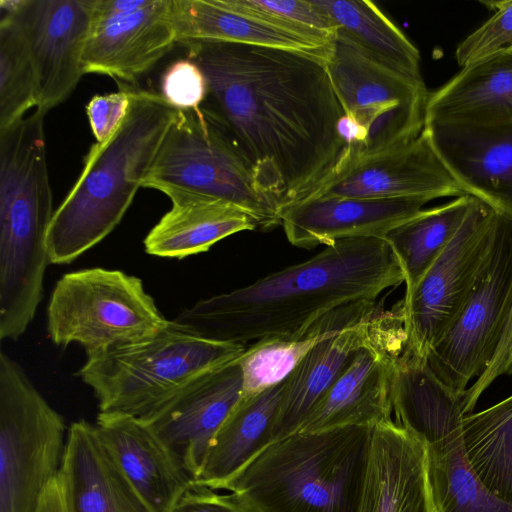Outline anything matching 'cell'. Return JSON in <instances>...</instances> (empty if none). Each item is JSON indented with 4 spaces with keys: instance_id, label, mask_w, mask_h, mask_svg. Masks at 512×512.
Masks as SVG:
<instances>
[{
    "instance_id": "cell-1",
    "label": "cell",
    "mask_w": 512,
    "mask_h": 512,
    "mask_svg": "<svg viewBox=\"0 0 512 512\" xmlns=\"http://www.w3.org/2000/svg\"><path fill=\"white\" fill-rule=\"evenodd\" d=\"M183 46L205 75L203 104L230 130L278 214L333 172L347 145L346 117L325 54L236 43Z\"/></svg>"
},
{
    "instance_id": "cell-2",
    "label": "cell",
    "mask_w": 512,
    "mask_h": 512,
    "mask_svg": "<svg viewBox=\"0 0 512 512\" xmlns=\"http://www.w3.org/2000/svg\"><path fill=\"white\" fill-rule=\"evenodd\" d=\"M405 281L384 238H352L233 291L202 299L174 319L212 340L245 344L293 333L342 305L376 301Z\"/></svg>"
},
{
    "instance_id": "cell-3",
    "label": "cell",
    "mask_w": 512,
    "mask_h": 512,
    "mask_svg": "<svg viewBox=\"0 0 512 512\" xmlns=\"http://www.w3.org/2000/svg\"><path fill=\"white\" fill-rule=\"evenodd\" d=\"M126 117L94 143L74 186L54 211L47 234L52 264H69L108 236L130 207L177 109L161 94L130 88Z\"/></svg>"
},
{
    "instance_id": "cell-4",
    "label": "cell",
    "mask_w": 512,
    "mask_h": 512,
    "mask_svg": "<svg viewBox=\"0 0 512 512\" xmlns=\"http://www.w3.org/2000/svg\"><path fill=\"white\" fill-rule=\"evenodd\" d=\"M371 430L297 432L270 444L223 490L251 512H356Z\"/></svg>"
},
{
    "instance_id": "cell-5",
    "label": "cell",
    "mask_w": 512,
    "mask_h": 512,
    "mask_svg": "<svg viewBox=\"0 0 512 512\" xmlns=\"http://www.w3.org/2000/svg\"><path fill=\"white\" fill-rule=\"evenodd\" d=\"M140 184L171 200L194 197L231 204L245 212L256 229L280 225L276 206L259 188L237 141L205 104L177 109Z\"/></svg>"
},
{
    "instance_id": "cell-6",
    "label": "cell",
    "mask_w": 512,
    "mask_h": 512,
    "mask_svg": "<svg viewBox=\"0 0 512 512\" xmlns=\"http://www.w3.org/2000/svg\"><path fill=\"white\" fill-rule=\"evenodd\" d=\"M245 349L168 320L145 338L88 355L77 375L92 389L100 412L142 419L193 378L238 358Z\"/></svg>"
},
{
    "instance_id": "cell-7",
    "label": "cell",
    "mask_w": 512,
    "mask_h": 512,
    "mask_svg": "<svg viewBox=\"0 0 512 512\" xmlns=\"http://www.w3.org/2000/svg\"><path fill=\"white\" fill-rule=\"evenodd\" d=\"M464 392L443 384L427 362L401 361L392 386L395 423L426 446L436 512H512V504L483 486L467 459L462 437Z\"/></svg>"
},
{
    "instance_id": "cell-8",
    "label": "cell",
    "mask_w": 512,
    "mask_h": 512,
    "mask_svg": "<svg viewBox=\"0 0 512 512\" xmlns=\"http://www.w3.org/2000/svg\"><path fill=\"white\" fill-rule=\"evenodd\" d=\"M324 60L336 96L354 127L353 140L336 167L404 145L421 134L429 94L424 81L385 66L339 30Z\"/></svg>"
},
{
    "instance_id": "cell-9",
    "label": "cell",
    "mask_w": 512,
    "mask_h": 512,
    "mask_svg": "<svg viewBox=\"0 0 512 512\" xmlns=\"http://www.w3.org/2000/svg\"><path fill=\"white\" fill-rule=\"evenodd\" d=\"M140 278L101 267L65 273L47 306L56 345H80L86 356L145 338L166 323Z\"/></svg>"
},
{
    "instance_id": "cell-10",
    "label": "cell",
    "mask_w": 512,
    "mask_h": 512,
    "mask_svg": "<svg viewBox=\"0 0 512 512\" xmlns=\"http://www.w3.org/2000/svg\"><path fill=\"white\" fill-rule=\"evenodd\" d=\"M68 429L20 365L0 354V512H36L61 470Z\"/></svg>"
},
{
    "instance_id": "cell-11",
    "label": "cell",
    "mask_w": 512,
    "mask_h": 512,
    "mask_svg": "<svg viewBox=\"0 0 512 512\" xmlns=\"http://www.w3.org/2000/svg\"><path fill=\"white\" fill-rule=\"evenodd\" d=\"M512 306V217L497 213L490 250L461 309L431 349L427 364L463 393L494 357Z\"/></svg>"
},
{
    "instance_id": "cell-12",
    "label": "cell",
    "mask_w": 512,
    "mask_h": 512,
    "mask_svg": "<svg viewBox=\"0 0 512 512\" xmlns=\"http://www.w3.org/2000/svg\"><path fill=\"white\" fill-rule=\"evenodd\" d=\"M497 212L475 200L458 232L405 294L400 313L405 334L403 356L427 357L461 309L490 250Z\"/></svg>"
},
{
    "instance_id": "cell-13",
    "label": "cell",
    "mask_w": 512,
    "mask_h": 512,
    "mask_svg": "<svg viewBox=\"0 0 512 512\" xmlns=\"http://www.w3.org/2000/svg\"><path fill=\"white\" fill-rule=\"evenodd\" d=\"M462 195L464 192L422 130L418 137L404 145L336 167L306 197L426 198L431 201Z\"/></svg>"
},
{
    "instance_id": "cell-14",
    "label": "cell",
    "mask_w": 512,
    "mask_h": 512,
    "mask_svg": "<svg viewBox=\"0 0 512 512\" xmlns=\"http://www.w3.org/2000/svg\"><path fill=\"white\" fill-rule=\"evenodd\" d=\"M242 395L243 372L236 358L193 378L140 420L195 481L214 435Z\"/></svg>"
},
{
    "instance_id": "cell-15",
    "label": "cell",
    "mask_w": 512,
    "mask_h": 512,
    "mask_svg": "<svg viewBox=\"0 0 512 512\" xmlns=\"http://www.w3.org/2000/svg\"><path fill=\"white\" fill-rule=\"evenodd\" d=\"M15 14L35 71L36 109L46 114L72 94L84 74L89 0H25Z\"/></svg>"
},
{
    "instance_id": "cell-16",
    "label": "cell",
    "mask_w": 512,
    "mask_h": 512,
    "mask_svg": "<svg viewBox=\"0 0 512 512\" xmlns=\"http://www.w3.org/2000/svg\"><path fill=\"white\" fill-rule=\"evenodd\" d=\"M404 347L405 334L400 321L358 352L299 432L373 427L391 420L393 379Z\"/></svg>"
},
{
    "instance_id": "cell-17",
    "label": "cell",
    "mask_w": 512,
    "mask_h": 512,
    "mask_svg": "<svg viewBox=\"0 0 512 512\" xmlns=\"http://www.w3.org/2000/svg\"><path fill=\"white\" fill-rule=\"evenodd\" d=\"M177 43L171 0H150L127 12L92 16L85 40L84 74H104L133 82Z\"/></svg>"
},
{
    "instance_id": "cell-18",
    "label": "cell",
    "mask_w": 512,
    "mask_h": 512,
    "mask_svg": "<svg viewBox=\"0 0 512 512\" xmlns=\"http://www.w3.org/2000/svg\"><path fill=\"white\" fill-rule=\"evenodd\" d=\"M356 512H436L426 446L392 419L372 427Z\"/></svg>"
},
{
    "instance_id": "cell-19",
    "label": "cell",
    "mask_w": 512,
    "mask_h": 512,
    "mask_svg": "<svg viewBox=\"0 0 512 512\" xmlns=\"http://www.w3.org/2000/svg\"><path fill=\"white\" fill-rule=\"evenodd\" d=\"M426 198L306 197L279 211L288 241L297 247L331 245L352 238H384L420 212Z\"/></svg>"
},
{
    "instance_id": "cell-20",
    "label": "cell",
    "mask_w": 512,
    "mask_h": 512,
    "mask_svg": "<svg viewBox=\"0 0 512 512\" xmlns=\"http://www.w3.org/2000/svg\"><path fill=\"white\" fill-rule=\"evenodd\" d=\"M423 132L464 194L512 217V126L424 125Z\"/></svg>"
},
{
    "instance_id": "cell-21",
    "label": "cell",
    "mask_w": 512,
    "mask_h": 512,
    "mask_svg": "<svg viewBox=\"0 0 512 512\" xmlns=\"http://www.w3.org/2000/svg\"><path fill=\"white\" fill-rule=\"evenodd\" d=\"M95 428L119 469L152 512H172L194 483L180 461L142 420L99 412Z\"/></svg>"
},
{
    "instance_id": "cell-22",
    "label": "cell",
    "mask_w": 512,
    "mask_h": 512,
    "mask_svg": "<svg viewBox=\"0 0 512 512\" xmlns=\"http://www.w3.org/2000/svg\"><path fill=\"white\" fill-rule=\"evenodd\" d=\"M402 321L399 308L377 311L318 343L285 379L273 428V443L301 429L306 419L358 352Z\"/></svg>"
},
{
    "instance_id": "cell-23",
    "label": "cell",
    "mask_w": 512,
    "mask_h": 512,
    "mask_svg": "<svg viewBox=\"0 0 512 512\" xmlns=\"http://www.w3.org/2000/svg\"><path fill=\"white\" fill-rule=\"evenodd\" d=\"M424 125L512 126V47L461 68L429 92Z\"/></svg>"
},
{
    "instance_id": "cell-24",
    "label": "cell",
    "mask_w": 512,
    "mask_h": 512,
    "mask_svg": "<svg viewBox=\"0 0 512 512\" xmlns=\"http://www.w3.org/2000/svg\"><path fill=\"white\" fill-rule=\"evenodd\" d=\"M74 512H152L86 420L68 427L62 463Z\"/></svg>"
},
{
    "instance_id": "cell-25",
    "label": "cell",
    "mask_w": 512,
    "mask_h": 512,
    "mask_svg": "<svg viewBox=\"0 0 512 512\" xmlns=\"http://www.w3.org/2000/svg\"><path fill=\"white\" fill-rule=\"evenodd\" d=\"M285 380L242 396L214 435L194 483L223 490L250 461L273 443V428Z\"/></svg>"
},
{
    "instance_id": "cell-26",
    "label": "cell",
    "mask_w": 512,
    "mask_h": 512,
    "mask_svg": "<svg viewBox=\"0 0 512 512\" xmlns=\"http://www.w3.org/2000/svg\"><path fill=\"white\" fill-rule=\"evenodd\" d=\"M176 41L236 43L325 54L323 47L232 6L228 0H171Z\"/></svg>"
},
{
    "instance_id": "cell-27",
    "label": "cell",
    "mask_w": 512,
    "mask_h": 512,
    "mask_svg": "<svg viewBox=\"0 0 512 512\" xmlns=\"http://www.w3.org/2000/svg\"><path fill=\"white\" fill-rule=\"evenodd\" d=\"M377 311L375 301H355L331 310L293 333L255 341L238 357L243 372L242 396L283 382L318 343L372 317Z\"/></svg>"
},
{
    "instance_id": "cell-28",
    "label": "cell",
    "mask_w": 512,
    "mask_h": 512,
    "mask_svg": "<svg viewBox=\"0 0 512 512\" xmlns=\"http://www.w3.org/2000/svg\"><path fill=\"white\" fill-rule=\"evenodd\" d=\"M171 202V209L144 240L150 255L182 259L205 252L230 235L256 229L245 212L225 202L194 197Z\"/></svg>"
},
{
    "instance_id": "cell-29",
    "label": "cell",
    "mask_w": 512,
    "mask_h": 512,
    "mask_svg": "<svg viewBox=\"0 0 512 512\" xmlns=\"http://www.w3.org/2000/svg\"><path fill=\"white\" fill-rule=\"evenodd\" d=\"M338 30L371 57L394 71L423 82L417 47L373 2L313 0Z\"/></svg>"
},
{
    "instance_id": "cell-30",
    "label": "cell",
    "mask_w": 512,
    "mask_h": 512,
    "mask_svg": "<svg viewBox=\"0 0 512 512\" xmlns=\"http://www.w3.org/2000/svg\"><path fill=\"white\" fill-rule=\"evenodd\" d=\"M476 198L462 195L444 205L422 209L384 237L411 292L460 229Z\"/></svg>"
},
{
    "instance_id": "cell-31",
    "label": "cell",
    "mask_w": 512,
    "mask_h": 512,
    "mask_svg": "<svg viewBox=\"0 0 512 512\" xmlns=\"http://www.w3.org/2000/svg\"><path fill=\"white\" fill-rule=\"evenodd\" d=\"M467 459L483 486L512 504V395L462 420Z\"/></svg>"
},
{
    "instance_id": "cell-32",
    "label": "cell",
    "mask_w": 512,
    "mask_h": 512,
    "mask_svg": "<svg viewBox=\"0 0 512 512\" xmlns=\"http://www.w3.org/2000/svg\"><path fill=\"white\" fill-rule=\"evenodd\" d=\"M36 79L27 41L15 13L0 21V131L36 107Z\"/></svg>"
},
{
    "instance_id": "cell-33",
    "label": "cell",
    "mask_w": 512,
    "mask_h": 512,
    "mask_svg": "<svg viewBox=\"0 0 512 512\" xmlns=\"http://www.w3.org/2000/svg\"><path fill=\"white\" fill-rule=\"evenodd\" d=\"M239 10L327 47L338 27L313 0H228Z\"/></svg>"
},
{
    "instance_id": "cell-34",
    "label": "cell",
    "mask_w": 512,
    "mask_h": 512,
    "mask_svg": "<svg viewBox=\"0 0 512 512\" xmlns=\"http://www.w3.org/2000/svg\"><path fill=\"white\" fill-rule=\"evenodd\" d=\"M481 3L494 14L457 45L455 60L461 68L512 47V0Z\"/></svg>"
},
{
    "instance_id": "cell-35",
    "label": "cell",
    "mask_w": 512,
    "mask_h": 512,
    "mask_svg": "<svg viewBox=\"0 0 512 512\" xmlns=\"http://www.w3.org/2000/svg\"><path fill=\"white\" fill-rule=\"evenodd\" d=\"M161 96L180 110L201 106L208 94V86L201 68L191 59L172 62L160 81Z\"/></svg>"
},
{
    "instance_id": "cell-36",
    "label": "cell",
    "mask_w": 512,
    "mask_h": 512,
    "mask_svg": "<svg viewBox=\"0 0 512 512\" xmlns=\"http://www.w3.org/2000/svg\"><path fill=\"white\" fill-rule=\"evenodd\" d=\"M130 87L115 93L96 95L86 105V114L97 143L106 141L127 115Z\"/></svg>"
},
{
    "instance_id": "cell-37",
    "label": "cell",
    "mask_w": 512,
    "mask_h": 512,
    "mask_svg": "<svg viewBox=\"0 0 512 512\" xmlns=\"http://www.w3.org/2000/svg\"><path fill=\"white\" fill-rule=\"evenodd\" d=\"M503 375H512V306L493 359L472 386L464 392L467 412H472L484 391Z\"/></svg>"
},
{
    "instance_id": "cell-38",
    "label": "cell",
    "mask_w": 512,
    "mask_h": 512,
    "mask_svg": "<svg viewBox=\"0 0 512 512\" xmlns=\"http://www.w3.org/2000/svg\"><path fill=\"white\" fill-rule=\"evenodd\" d=\"M172 512H251L233 494L193 483L181 496Z\"/></svg>"
},
{
    "instance_id": "cell-39",
    "label": "cell",
    "mask_w": 512,
    "mask_h": 512,
    "mask_svg": "<svg viewBox=\"0 0 512 512\" xmlns=\"http://www.w3.org/2000/svg\"><path fill=\"white\" fill-rule=\"evenodd\" d=\"M36 512H74L69 483L62 467L44 490Z\"/></svg>"
}]
</instances>
